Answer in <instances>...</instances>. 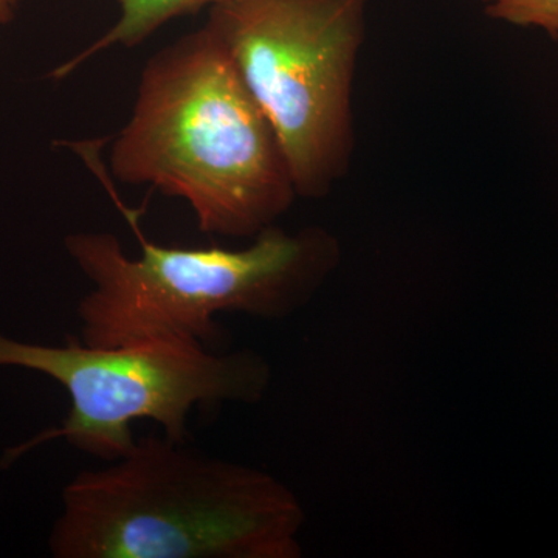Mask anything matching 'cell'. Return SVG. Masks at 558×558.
Instances as JSON below:
<instances>
[{"label":"cell","instance_id":"cell-6","mask_svg":"<svg viewBox=\"0 0 558 558\" xmlns=\"http://www.w3.org/2000/svg\"><path fill=\"white\" fill-rule=\"evenodd\" d=\"M226 2L229 0H117L119 17L113 22L112 27H109L100 38L95 39L72 60L58 65L50 76L53 80H64L84 62L102 51L116 49V47L132 49L145 43L168 22Z\"/></svg>","mask_w":558,"mask_h":558},{"label":"cell","instance_id":"cell-2","mask_svg":"<svg viewBox=\"0 0 558 558\" xmlns=\"http://www.w3.org/2000/svg\"><path fill=\"white\" fill-rule=\"evenodd\" d=\"M304 510L264 470L167 436L83 470L62 490L57 558H299Z\"/></svg>","mask_w":558,"mask_h":558},{"label":"cell","instance_id":"cell-1","mask_svg":"<svg viewBox=\"0 0 558 558\" xmlns=\"http://www.w3.org/2000/svg\"><path fill=\"white\" fill-rule=\"evenodd\" d=\"M109 160L120 182L189 202L202 233L253 240L299 199L274 128L205 25L146 62Z\"/></svg>","mask_w":558,"mask_h":558},{"label":"cell","instance_id":"cell-4","mask_svg":"<svg viewBox=\"0 0 558 558\" xmlns=\"http://www.w3.org/2000/svg\"><path fill=\"white\" fill-rule=\"evenodd\" d=\"M369 0H229L205 27L281 143L299 197L328 196L351 170L355 72Z\"/></svg>","mask_w":558,"mask_h":558},{"label":"cell","instance_id":"cell-8","mask_svg":"<svg viewBox=\"0 0 558 558\" xmlns=\"http://www.w3.org/2000/svg\"><path fill=\"white\" fill-rule=\"evenodd\" d=\"M20 10V0H0V25L10 24Z\"/></svg>","mask_w":558,"mask_h":558},{"label":"cell","instance_id":"cell-7","mask_svg":"<svg viewBox=\"0 0 558 558\" xmlns=\"http://www.w3.org/2000/svg\"><path fill=\"white\" fill-rule=\"evenodd\" d=\"M490 20L539 28L558 39V0H481Z\"/></svg>","mask_w":558,"mask_h":558},{"label":"cell","instance_id":"cell-3","mask_svg":"<svg viewBox=\"0 0 558 558\" xmlns=\"http://www.w3.org/2000/svg\"><path fill=\"white\" fill-rule=\"evenodd\" d=\"M140 244L131 258L108 231L65 238L70 258L92 282L78 304L84 344L183 340L208 347L220 333L218 314L289 317L340 260L339 241L322 227L290 233L271 226L236 250L165 247L143 236Z\"/></svg>","mask_w":558,"mask_h":558},{"label":"cell","instance_id":"cell-5","mask_svg":"<svg viewBox=\"0 0 558 558\" xmlns=\"http://www.w3.org/2000/svg\"><path fill=\"white\" fill-rule=\"evenodd\" d=\"M0 368L44 374L70 398L60 427L7 451L3 464L58 438L89 457L116 461L134 447L131 422L140 418L159 424L168 439L186 442L191 410L259 402L271 379L270 365L258 352L218 354L183 340L101 348L68 337L62 347H51L0 333Z\"/></svg>","mask_w":558,"mask_h":558}]
</instances>
